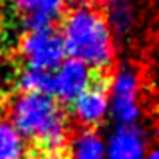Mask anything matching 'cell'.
Returning <instances> with one entry per match:
<instances>
[{"label": "cell", "mask_w": 159, "mask_h": 159, "mask_svg": "<svg viewBox=\"0 0 159 159\" xmlns=\"http://www.w3.org/2000/svg\"><path fill=\"white\" fill-rule=\"evenodd\" d=\"M61 39L70 59L91 70H106L115 57L113 32L106 16L88 4H79L66 13L61 23Z\"/></svg>", "instance_id": "6da1fadb"}, {"label": "cell", "mask_w": 159, "mask_h": 159, "mask_svg": "<svg viewBox=\"0 0 159 159\" xmlns=\"http://www.w3.org/2000/svg\"><path fill=\"white\" fill-rule=\"evenodd\" d=\"M9 122L23 139L57 154L66 143V116L59 102L45 93H22L9 109Z\"/></svg>", "instance_id": "7a4b0ae2"}, {"label": "cell", "mask_w": 159, "mask_h": 159, "mask_svg": "<svg viewBox=\"0 0 159 159\" xmlns=\"http://www.w3.org/2000/svg\"><path fill=\"white\" fill-rule=\"evenodd\" d=\"M109 115L118 127L138 125L141 118L139 107V79L134 68L122 66L111 80L109 89Z\"/></svg>", "instance_id": "3957f363"}, {"label": "cell", "mask_w": 159, "mask_h": 159, "mask_svg": "<svg viewBox=\"0 0 159 159\" xmlns=\"http://www.w3.org/2000/svg\"><path fill=\"white\" fill-rule=\"evenodd\" d=\"M20 54L27 68L39 72H54L66 56L61 34L54 27L25 32L20 41Z\"/></svg>", "instance_id": "277c9868"}, {"label": "cell", "mask_w": 159, "mask_h": 159, "mask_svg": "<svg viewBox=\"0 0 159 159\" xmlns=\"http://www.w3.org/2000/svg\"><path fill=\"white\" fill-rule=\"evenodd\" d=\"M93 84V70L75 59H65L52 72V97L72 104Z\"/></svg>", "instance_id": "5b68a950"}, {"label": "cell", "mask_w": 159, "mask_h": 159, "mask_svg": "<svg viewBox=\"0 0 159 159\" xmlns=\"http://www.w3.org/2000/svg\"><path fill=\"white\" fill-rule=\"evenodd\" d=\"M147 147V132L139 125L116 127L104 141L106 159H143Z\"/></svg>", "instance_id": "8992f818"}, {"label": "cell", "mask_w": 159, "mask_h": 159, "mask_svg": "<svg viewBox=\"0 0 159 159\" xmlns=\"http://www.w3.org/2000/svg\"><path fill=\"white\" fill-rule=\"evenodd\" d=\"M11 7L22 16V27L27 32L48 29L63 15L66 0H9Z\"/></svg>", "instance_id": "52a82bcc"}, {"label": "cell", "mask_w": 159, "mask_h": 159, "mask_svg": "<svg viewBox=\"0 0 159 159\" xmlns=\"http://www.w3.org/2000/svg\"><path fill=\"white\" fill-rule=\"evenodd\" d=\"M75 120L88 129L100 125L109 115V95L102 82H93L79 98L72 102Z\"/></svg>", "instance_id": "ba28073f"}, {"label": "cell", "mask_w": 159, "mask_h": 159, "mask_svg": "<svg viewBox=\"0 0 159 159\" xmlns=\"http://www.w3.org/2000/svg\"><path fill=\"white\" fill-rule=\"evenodd\" d=\"M72 159H106L104 139L91 129L80 130L73 138Z\"/></svg>", "instance_id": "9c48e42d"}, {"label": "cell", "mask_w": 159, "mask_h": 159, "mask_svg": "<svg viewBox=\"0 0 159 159\" xmlns=\"http://www.w3.org/2000/svg\"><path fill=\"white\" fill-rule=\"evenodd\" d=\"M25 150V139L9 120L0 118V159H23Z\"/></svg>", "instance_id": "30bf717a"}, {"label": "cell", "mask_w": 159, "mask_h": 159, "mask_svg": "<svg viewBox=\"0 0 159 159\" xmlns=\"http://www.w3.org/2000/svg\"><path fill=\"white\" fill-rule=\"evenodd\" d=\"M107 25L116 34H127L132 27V4L130 0H109L107 2Z\"/></svg>", "instance_id": "8fae6325"}, {"label": "cell", "mask_w": 159, "mask_h": 159, "mask_svg": "<svg viewBox=\"0 0 159 159\" xmlns=\"http://www.w3.org/2000/svg\"><path fill=\"white\" fill-rule=\"evenodd\" d=\"M22 93H45L52 97V72H39L25 68L18 77Z\"/></svg>", "instance_id": "7c38bea8"}, {"label": "cell", "mask_w": 159, "mask_h": 159, "mask_svg": "<svg viewBox=\"0 0 159 159\" xmlns=\"http://www.w3.org/2000/svg\"><path fill=\"white\" fill-rule=\"evenodd\" d=\"M143 159H159L157 150H150V152H147V156H145Z\"/></svg>", "instance_id": "4fadbf2b"}, {"label": "cell", "mask_w": 159, "mask_h": 159, "mask_svg": "<svg viewBox=\"0 0 159 159\" xmlns=\"http://www.w3.org/2000/svg\"><path fill=\"white\" fill-rule=\"evenodd\" d=\"M95 2H98V4H107L109 0H95Z\"/></svg>", "instance_id": "5bb4252c"}]
</instances>
